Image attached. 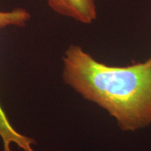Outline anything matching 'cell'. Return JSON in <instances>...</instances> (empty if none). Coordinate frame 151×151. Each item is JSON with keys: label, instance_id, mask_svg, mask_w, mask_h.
I'll use <instances>...</instances> for the list:
<instances>
[{"label": "cell", "instance_id": "6da1fadb", "mask_svg": "<svg viewBox=\"0 0 151 151\" xmlns=\"http://www.w3.org/2000/svg\"><path fill=\"white\" fill-rule=\"evenodd\" d=\"M63 80L110 113L124 131L151 124V58L127 66L97 61L72 45L63 56Z\"/></svg>", "mask_w": 151, "mask_h": 151}, {"label": "cell", "instance_id": "7a4b0ae2", "mask_svg": "<svg viewBox=\"0 0 151 151\" xmlns=\"http://www.w3.org/2000/svg\"><path fill=\"white\" fill-rule=\"evenodd\" d=\"M30 19V14L24 9L11 11H0V29L8 26H24ZM0 138L3 141L4 151L11 150V145L14 144L24 151H35L32 145L35 140L18 132L11 124L4 110L0 104Z\"/></svg>", "mask_w": 151, "mask_h": 151}, {"label": "cell", "instance_id": "3957f363", "mask_svg": "<svg viewBox=\"0 0 151 151\" xmlns=\"http://www.w3.org/2000/svg\"><path fill=\"white\" fill-rule=\"evenodd\" d=\"M48 4L57 14L83 24H92L97 18L95 0H48Z\"/></svg>", "mask_w": 151, "mask_h": 151}]
</instances>
